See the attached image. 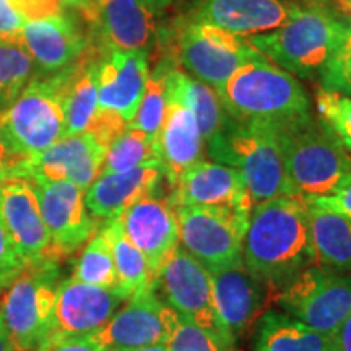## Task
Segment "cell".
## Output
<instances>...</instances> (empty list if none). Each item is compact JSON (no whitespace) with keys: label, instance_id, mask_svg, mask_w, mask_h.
Returning <instances> with one entry per match:
<instances>
[{"label":"cell","instance_id":"30","mask_svg":"<svg viewBox=\"0 0 351 351\" xmlns=\"http://www.w3.org/2000/svg\"><path fill=\"white\" fill-rule=\"evenodd\" d=\"M101 231L106 236L116 265L121 289L127 298L153 288L155 275L140 249L127 238L119 219L106 221Z\"/></svg>","mask_w":351,"mask_h":351},{"label":"cell","instance_id":"43","mask_svg":"<svg viewBox=\"0 0 351 351\" xmlns=\"http://www.w3.org/2000/svg\"><path fill=\"white\" fill-rule=\"evenodd\" d=\"M47 351H103L99 348V345L91 339V337H86V339H73V340H65L60 341L54 346H51Z\"/></svg>","mask_w":351,"mask_h":351},{"label":"cell","instance_id":"3","mask_svg":"<svg viewBox=\"0 0 351 351\" xmlns=\"http://www.w3.org/2000/svg\"><path fill=\"white\" fill-rule=\"evenodd\" d=\"M205 147L215 163L239 171L254 205L275 197L295 195L271 122L243 121L230 116Z\"/></svg>","mask_w":351,"mask_h":351},{"label":"cell","instance_id":"17","mask_svg":"<svg viewBox=\"0 0 351 351\" xmlns=\"http://www.w3.org/2000/svg\"><path fill=\"white\" fill-rule=\"evenodd\" d=\"M106 158V148L88 132L65 135L33 160L16 163V179L43 178L47 181H69L83 191L96 181Z\"/></svg>","mask_w":351,"mask_h":351},{"label":"cell","instance_id":"19","mask_svg":"<svg viewBox=\"0 0 351 351\" xmlns=\"http://www.w3.org/2000/svg\"><path fill=\"white\" fill-rule=\"evenodd\" d=\"M86 19L99 52H150L158 39L156 15L138 0H96Z\"/></svg>","mask_w":351,"mask_h":351},{"label":"cell","instance_id":"12","mask_svg":"<svg viewBox=\"0 0 351 351\" xmlns=\"http://www.w3.org/2000/svg\"><path fill=\"white\" fill-rule=\"evenodd\" d=\"M129 300L117 289L93 287L75 278L59 283L49 330L38 351H47L60 341L93 337Z\"/></svg>","mask_w":351,"mask_h":351},{"label":"cell","instance_id":"34","mask_svg":"<svg viewBox=\"0 0 351 351\" xmlns=\"http://www.w3.org/2000/svg\"><path fill=\"white\" fill-rule=\"evenodd\" d=\"M150 163H160L155 145L143 132L127 125V129L108 147L101 174L125 173Z\"/></svg>","mask_w":351,"mask_h":351},{"label":"cell","instance_id":"25","mask_svg":"<svg viewBox=\"0 0 351 351\" xmlns=\"http://www.w3.org/2000/svg\"><path fill=\"white\" fill-rule=\"evenodd\" d=\"M204 147V138L191 109L168 98L163 125L155 140V153L169 187L191 166L202 161Z\"/></svg>","mask_w":351,"mask_h":351},{"label":"cell","instance_id":"31","mask_svg":"<svg viewBox=\"0 0 351 351\" xmlns=\"http://www.w3.org/2000/svg\"><path fill=\"white\" fill-rule=\"evenodd\" d=\"M36 70L19 33H0V111L19 98Z\"/></svg>","mask_w":351,"mask_h":351},{"label":"cell","instance_id":"27","mask_svg":"<svg viewBox=\"0 0 351 351\" xmlns=\"http://www.w3.org/2000/svg\"><path fill=\"white\" fill-rule=\"evenodd\" d=\"M315 262L330 270H351V218L307 202Z\"/></svg>","mask_w":351,"mask_h":351},{"label":"cell","instance_id":"7","mask_svg":"<svg viewBox=\"0 0 351 351\" xmlns=\"http://www.w3.org/2000/svg\"><path fill=\"white\" fill-rule=\"evenodd\" d=\"M174 210L184 249L208 274L243 265L244 236L251 213L236 208L195 205Z\"/></svg>","mask_w":351,"mask_h":351},{"label":"cell","instance_id":"10","mask_svg":"<svg viewBox=\"0 0 351 351\" xmlns=\"http://www.w3.org/2000/svg\"><path fill=\"white\" fill-rule=\"evenodd\" d=\"M261 56L245 38L213 25L191 20L178 33L176 60L217 93L236 70Z\"/></svg>","mask_w":351,"mask_h":351},{"label":"cell","instance_id":"38","mask_svg":"<svg viewBox=\"0 0 351 351\" xmlns=\"http://www.w3.org/2000/svg\"><path fill=\"white\" fill-rule=\"evenodd\" d=\"M26 269L23 257L8 234L2 213H0V287L12 285L13 280Z\"/></svg>","mask_w":351,"mask_h":351},{"label":"cell","instance_id":"37","mask_svg":"<svg viewBox=\"0 0 351 351\" xmlns=\"http://www.w3.org/2000/svg\"><path fill=\"white\" fill-rule=\"evenodd\" d=\"M319 77L320 88L339 91L351 98V25L346 23L339 46L320 70Z\"/></svg>","mask_w":351,"mask_h":351},{"label":"cell","instance_id":"22","mask_svg":"<svg viewBox=\"0 0 351 351\" xmlns=\"http://www.w3.org/2000/svg\"><path fill=\"white\" fill-rule=\"evenodd\" d=\"M150 52H101L98 108L111 109L127 124L134 119L150 77Z\"/></svg>","mask_w":351,"mask_h":351},{"label":"cell","instance_id":"33","mask_svg":"<svg viewBox=\"0 0 351 351\" xmlns=\"http://www.w3.org/2000/svg\"><path fill=\"white\" fill-rule=\"evenodd\" d=\"M72 278L93 285V287L122 291L116 265H114L111 245H109L106 236L101 230L96 231L93 238L85 244V249H83L75 269H73Z\"/></svg>","mask_w":351,"mask_h":351},{"label":"cell","instance_id":"41","mask_svg":"<svg viewBox=\"0 0 351 351\" xmlns=\"http://www.w3.org/2000/svg\"><path fill=\"white\" fill-rule=\"evenodd\" d=\"M307 202L351 218V178L341 184L337 191H333L332 194L307 199Z\"/></svg>","mask_w":351,"mask_h":351},{"label":"cell","instance_id":"42","mask_svg":"<svg viewBox=\"0 0 351 351\" xmlns=\"http://www.w3.org/2000/svg\"><path fill=\"white\" fill-rule=\"evenodd\" d=\"M25 21L12 10L7 0H0V33H19Z\"/></svg>","mask_w":351,"mask_h":351},{"label":"cell","instance_id":"9","mask_svg":"<svg viewBox=\"0 0 351 351\" xmlns=\"http://www.w3.org/2000/svg\"><path fill=\"white\" fill-rule=\"evenodd\" d=\"M57 263L29 265L2 298L0 317L16 351H38L49 330L54 309Z\"/></svg>","mask_w":351,"mask_h":351},{"label":"cell","instance_id":"2","mask_svg":"<svg viewBox=\"0 0 351 351\" xmlns=\"http://www.w3.org/2000/svg\"><path fill=\"white\" fill-rule=\"evenodd\" d=\"M275 132L295 195H328L351 178V155L311 112L278 122Z\"/></svg>","mask_w":351,"mask_h":351},{"label":"cell","instance_id":"15","mask_svg":"<svg viewBox=\"0 0 351 351\" xmlns=\"http://www.w3.org/2000/svg\"><path fill=\"white\" fill-rule=\"evenodd\" d=\"M215 307L226 332L238 341L275 304L280 289L251 274L245 265L210 274Z\"/></svg>","mask_w":351,"mask_h":351},{"label":"cell","instance_id":"1","mask_svg":"<svg viewBox=\"0 0 351 351\" xmlns=\"http://www.w3.org/2000/svg\"><path fill=\"white\" fill-rule=\"evenodd\" d=\"M243 261L251 274L280 291L298 274L317 263L311 243L307 200L282 195L254 205L244 236Z\"/></svg>","mask_w":351,"mask_h":351},{"label":"cell","instance_id":"28","mask_svg":"<svg viewBox=\"0 0 351 351\" xmlns=\"http://www.w3.org/2000/svg\"><path fill=\"white\" fill-rule=\"evenodd\" d=\"M99 57L88 49L70 72L64 95L65 135H80L90 129L98 111Z\"/></svg>","mask_w":351,"mask_h":351},{"label":"cell","instance_id":"16","mask_svg":"<svg viewBox=\"0 0 351 351\" xmlns=\"http://www.w3.org/2000/svg\"><path fill=\"white\" fill-rule=\"evenodd\" d=\"M0 213L26 267L59 262L32 182L26 179L3 182L0 186Z\"/></svg>","mask_w":351,"mask_h":351},{"label":"cell","instance_id":"32","mask_svg":"<svg viewBox=\"0 0 351 351\" xmlns=\"http://www.w3.org/2000/svg\"><path fill=\"white\" fill-rule=\"evenodd\" d=\"M174 65L176 64H173V59H163L161 62L156 64V67L153 69L150 77H148L137 114L129 122V127L143 132L152 140L153 145H155V140L165 121L166 106H168L166 77H168V72Z\"/></svg>","mask_w":351,"mask_h":351},{"label":"cell","instance_id":"40","mask_svg":"<svg viewBox=\"0 0 351 351\" xmlns=\"http://www.w3.org/2000/svg\"><path fill=\"white\" fill-rule=\"evenodd\" d=\"M12 10L25 21L49 19L64 13L62 0H7Z\"/></svg>","mask_w":351,"mask_h":351},{"label":"cell","instance_id":"23","mask_svg":"<svg viewBox=\"0 0 351 351\" xmlns=\"http://www.w3.org/2000/svg\"><path fill=\"white\" fill-rule=\"evenodd\" d=\"M300 10L295 0H204L192 21L249 38L274 32Z\"/></svg>","mask_w":351,"mask_h":351},{"label":"cell","instance_id":"47","mask_svg":"<svg viewBox=\"0 0 351 351\" xmlns=\"http://www.w3.org/2000/svg\"><path fill=\"white\" fill-rule=\"evenodd\" d=\"M62 2L64 5L77 8V10H80L83 15L88 16V13H90L91 8L95 7L96 0H62Z\"/></svg>","mask_w":351,"mask_h":351},{"label":"cell","instance_id":"26","mask_svg":"<svg viewBox=\"0 0 351 351\" xmlns=\"http://www.w3.org/2000/svg\"><path fill=\"white\" fill-rule=\"evenodd\" d=\"M166 86H168V98L182 103L194 114L202 138L207 145L223 129L230 117L217 91L204 82L191 77L178 65H174L168 72Z\"/></svg>","mask_w":351,"mask_h":351},{"label":"cell","instance_id":"36","mask_svg":"<svg viewBox=\"0 0 351 351\" xmlns=\"http://www.w3.org/2000/svg\"><path fill=\"white\" fill-rule=\"evenodd\" d=\"M166 346L168 351H241L238 341L226 333L199 327L182 317H179Z\"/></svg>","mask_w":351,"mask_h":351},{"label":"cell","instance_id":"6","mask_svg":"<svg viewBox=\"0 0 351 351\" xmlns=\"http://www.w3.org/2000/svg\"><path fill=\"white\" fill-rule=\"evenodd\" d=\"M218 96L234 119L278 124L311 112L309 96L300 80L263 56L236 70Z\"/></svg>","mask_w":351,"mask_h":351},{"label":"cell","instance_id":"11","mask_svg":"<svg viewBox=\"0 0 351 351\" xmlns=\"http://www.w3.org/2000/svg\"><path fill=\"white\" fill-rule=\"evenodd\" d=\"M153 289L179 317L230 335L215 307L210 274L186 249L178 247L161 263L155 274Z\"/></svg>","mask_w":351,"mask_h":351},{"label":"cell","instance_id":"8","mask_svg":"<svg viewBox=\"0 0 351 351\" xmlns=\"http://www.w3.org/2000/svg\"><path fill=\"white\" fill-rule=\"evenodd\" d=\"M275 304L289 317L332 337L351 314V276L314 263L285 285Z\"/></svg>","mask_w":351,"mask_h":351},{"label":"cell","instance_id":"44","mask_svg":"<svg viewBox=\"0 0 351 351\" xmlns=\"http://www.w3.org/2000/svg\"><path fill=\"white\" fill-rule=\"evenodd\" d=\"M333 351H351V314L332 335Z\"/></svg>","mask_w":351,"mask_h":351},{"label":"cell","instance_id":"39","mask_svg":"<svg viewBox=\"0 0 351 351\" xmlns=\"http://www.w3.org/2000/svg\"><path fill=\"white\" fill-rule=\"evenodd\" d=\"M127 125L129 124L117 112L111 111V109L98 108V111L95 114V119L86 132L90 135H93L96 142L103 145L108 150L109 145L119 137L122 132L127 129Z\"/></svg>","mask_w":351,"mask_h":351},{"label":"cell","instance_id":"49","mask_svg":"<svg viewBox=\"0 0 351 351\" xmlns=\"http://www.w3.org/2000/svg\"><path fill=\"white\" fill-rule=\"evenodd\" d=\"M0 351H16L15 346L12 343L10 335H8L5 324H3L2 317H0Z\"/></svg>","mask_w":351,"mask_h":351},{"label":"cell","instance_id":"4","mask_svg":"<svg viewBox=\"0 0 351 351\" xmlns=\"http://www.w3.org/2000/svg\"><path fill=\"white\" fill-rule=\"evenodd\" d=\"M73 67L57 75L34 77L0 111V145L16 163L33 160L65 137L64 95Z\"/></svg>","mask_w":351,"mask_h":351},{"label":"cell","instance_id":"48","mask_svg":"<svg viewBox=\"0 0 351 351\" xmlns=\"http://www.w3.org/2000/svg\"><path fill=\"white\" fill-rule=\"evenodd\" d=\"M333 3H335L337 10H339L335 12L337 15H339L345 23L351 25V0H335Z\"/></svg>","mask_w":351,"mask_h":351},{"label":"cell","instance_id":"14","mask_svg":"<svg viewBox=\"0 0 351 351\" xmlns=\"http://www.w3.org/2000/svg\"><path fill=\"white\" fill-rule=\"evenodd\" d=\"M36 191L57 261L75 254L96 234L98 221L85 205V191L69 181L26 179Z\"/></svg>","mask_w":351,"mask_h":351},{"label":"cell","instance_id":"21","mask_svg":"<svg viewBox=\"0 0 351 351\" xmlns=\"http://www.w3.org/2000/svg\"><path fill=\"white\" fill-rule=\"evenodd\" d=\"M117 219L127 238L148 261L153 275L181 243L178 215L166 197H145Z\"/></svg>","mask_w":351,"mask_h":351},{"label":"cell","instance_id":"51","mask_svg":"<svg viewBox=\"0 0 351 351\" xmlns=\"http://www.w3.org/2000/svg\"><path fill=\"white\" fill-rule=\"evenodd\" d=\"M130 351H168V346H166V345H153V346H143V348L130 350Z\"/></svg>","mask_w":351,"mask_h":351},{"label":"cell","instance_id":"50","mask_svg":"<svg viewBox=\"0 0 351 351\" xmlns=\"http://www.w3.org/2000/svg\"><path fill=\"white\" fill-rule=\"evenodd\" d=\"M302 2V7H307V5H314V7H328L332 5L335 0H300Z\"/></svg>","mask_w":351,"mask_h":351},{"label":"cell","instance_id":"5","mask_svg":"<svg viewBox=\"0 0 351 351\" xmlns=\"http://www.w3.org/2000/svg\"><path fill=\"white\" fill-rule=\"evenodd\" d=\"M345 28V21L328 7L307 5L274 32L245 39L258 54L293 77L313 78L330 59Z\"/></svg>","mask_w":351,"mask_h":351},{"label":"cell","instance_id":"13","mask_svg":"<svg viewBox=\"0 0 351 351\" xmlns=\"http://www.w3.org/2000/svg\"><path fill=\"white\" fill-rule=\"evenodd\" d=\"M178 320V313L150 288L132 295L119 313L114 314L91 339L103 351H130L166 345Z\"/></svg>","mask_w":351,"mask_h":351},{"label":"cell","instance_id":"45","mask_svg":"<svg viewBox=\"0 0 351 351\" xmlns=\"http://www.w3.org/2000/svg\"><path fill=\"white\" fill-rule=\"evenodd\" d=\"M12 179H16V161L12 160L0 145V186Z\"/></svg>","mask_w":351,"mask_h":351},{"label":"cell","instance_id":"29","mask_svg":"<svg viewBox=\"0 0 351 351\" xmlns=\"http://www.w3.org/2000/svg\"><path fill=\"white\" fill-rule=\"evenodd\" d=\"M254 351H333L332 337L309 328L276 311H265L257 320Z\"/></svg>","mask_w":351,"mask_h":351},{"label":"cell","instance_id":"46","mask_svg":"<svg viewBox=\"0 0 351 351\" xmlns=\"http://www.w3.org/2000/svg\"><path fill=\"white\" fill-rule=\"evenodd\" d=\"M140 3H143L148 10H152L155 15H160L161 12L168 10L169 7L176 5L179 0H138Z\"/></svg>","mask_w":351,"mask_h":351},{"label":"cell","instance_id":"20","mask_svg":"<svg viewBox=\"0 0 351 351\" xmlns=\"http://www.w3.org/2000/svg\"><path fill=\"white\" fill-rule=\"evenodd\" d=\"M19 38L43 75H57L80 62L90 41L70 15L26 21Z\"/></svg>","mask_w":351,"mask_h":351},{"label":"cell","instance_id":"35","mask_svg":"<svg viewBox=\"0 0 351 351\" xmlns=\"http://www.w3.org/2000/svg\"><path fill=\"white\" fill-rule=\"evenodd\" d=\"M317 121L339 140L341 147L351 155V98L319 88L315 93Z\"/></svg>","mask_w":351,"mask_h":351},{"label":"cell","instance_id":"24","mask_svg":"<svg viewBox=\"0 0 351 351\" xmlns=\"http://www.w3.org/2000/svg\"><path fill=\"white\" fill-rule=\"evenodd\" d=\"M165 173L160 163H150L125 173L99 174L86 189L85 205L96 221H112L148 195H156Z\"/></svg>","mask_w":351,"mask_h":351},{"label":"cell","instance_id":"18","mask_svg":"<svg viewBox=\"0 0 351 351\" xmlns=\"http://www.w3.org/2000/svg\"><path fill=\"white\" fill-rule=\"evenodd\" d=\"M166 199L173 208L195 205L236 208L249 213L254 208V202L238 169L204 160L191 166L169 187Z\"/></svg>","mask_w":351,"mask_h":351}]
</instances>
